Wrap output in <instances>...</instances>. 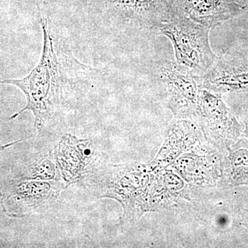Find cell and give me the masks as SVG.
<instances>
[{"label":"cell","mask_w":248,"mask_h":248,"mask_svg":"<svg viewBox=\"0 0 248 248\" xmlns=\"http://www.w3.org/2000/svg\"><path fill=\"white\" fill-rule=\"evenodd\" d=\"M4 178L65 182L59 167L55 147L16 158L10 166L9 174H1V179Z\"/></svg>","instance_id":"obj_5"},{"label":"cell","mask_w":248,"mask_h":248,"mask_svg":"<svg viewBox=\"0 0 248 248\" xmlns=\"http://www.w3.org/2000/svg\"><path fill=\"white\" fill-rule=\"evenodd\" d=\"M220 223L223 224V223H226V219H225V218H221V219H220Z\"/></svg>","instance_id":"obj_11"},{"label":"cell","mask_w":248,"mask_h":248,"mask_svg":"<svg viewBox=\"0 0 248 248\" xmlns=\"http://www.w3.org/2000/svg\"><path fill=\"white\" fill-rule=\"evenodd\" d=\"M110 2L124 16L158 28L179 16L172 0H110Z\"/></svg>","instance_id":"obj_6"},{"label":"cell","mask_w":248,"mask_h":248,"mask_svg":"<svg viewBox=\"0 0 248 248\" xmlns=\"http://www.w3.org/2000/svg\"><path fill=\"white\" fill-rule=\"evenodd\" d=\"M202 78L205 87L215 91L248 89V66L236 64L226 58H218Z\"/></svg>","instance_id":"obj_7"},{"label":"cell","mask_w":248,"mask_h":248,"mask_svg":"<svg viewBox=\"0 0 248 248\" xmlns=\"http://www.w3.org/2000/svg\"><path fill=\"white\" fill-rule=\"evenodd\" d=\"M1 205L5 215L24 218L43 213L68 187L62 180L42 181L4 178L1 181Z\"/></svg>","instance_id":"obj_3"},{"label":"cell","mask_w":248,"mask_h":248,"mask_svg":"<svg viewBox=\"0 0 248 248\" xmlns=\"http://www.w3.org/2000/svg\"><path fill=\"white\" fill-rule=\"evenodd\" d=\"M244 9L242 0H200L187 16L211 29L236 17Z\"/></svg>","instance_id":"obj_8"},{"label":"cell","mask_w":248,"mask_h":248,"mask_svg":"<svg viewBox=\"0 0 248 248\" xmlns=\"http://www.w3.org/2000/svg\"><path fill=\"white\" fill-rule=\"evenodd\" d=\"M41 26L43 49L37 66L22 79L1 81V84L17 86L27 98L25 107L11 116L10 120H14L24 111L31 110L35 117V128L39 132L61 112L66 102L61 66L49 31L48 18L45 15L41 17Z\"/></svg>","instance_id":"obj_1"},{"label":"cell","mask_w":248,"mask_h":248,"mask_svg":"<svg viewBox=\"0 0 248 248\" xmlns=\"http://www.w3.org/2000/svg\"><path fill=\"white\" fill-rule=\"evenodd\" d=\"M57 160L62 177L67 186L80 182L101 164L91 141L78 140L66 134L55 146Z\"/></svg>","instance_id":"obj_4"},{"label":"cell","mask_w":248,"mask_h":248,"mask_svg":"<svg viewBox=\"0 0 248 248\" xmlns=\"http://www.w3.org/2000/svg\"><path fill=\"white\" fill-rule=\"evenodd\" d=\"M159 29L172 42L176 63L197 78L205 76L218 59L209 43L210 29L188 16L174 17Z\"/></svg>","instance_id":"obj_2"},{"label":"cell","mask_w":248,"mask_h":248,"mask_svg":"<svg viewBox=\"0 0 248 248\" xmlns=\"http://www.w3.org/2000/svg\"><path fill=\"white\" fill-rule=\"evenodd\" d=\"M173 6L177 11L178 16H188L191 9L200 0H172Z\"/></svg>","instance_id":"obj_10"},{"label":"cell","mask_w":248,"mask_h":248,"mask_svg":"<svg viewBox=\"0 0 248 248\" xmlns=\"http://www.w3.org/2000/svg\"><path fill=\"white\" fill-rule=\"evenodd\" d=\"M161 79L164 80L177 104H193L197 95V77L177 63L168 61L161 67Z\"/></svg>","instance_id":"obj_9"}]
</instances>
